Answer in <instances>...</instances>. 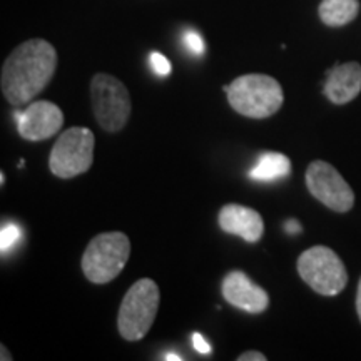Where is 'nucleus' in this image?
Masks as SVG:
<instances>
[{
  "mask_svg": "<svg viewBox=\"0 0 361 361\" xmlns=\"http://www.w3.org/2000/svg\"><path fill=\"white\" fill-rule=\"evenodd\" d=\"M284 231L288 234H298L303 231V228H301V224L298 223L296 219H288L286 223H284Z\"/></svg>",
  "mask_w": 361,
  "mask_h": 361,
  "instance_id": "aec40b11",
  "label": "nucleus"
},
{
  "mask_svg": "<svg viewBox=\"0 0 361 361\" xmlns=\"http://www.w3.org/2000/svg\"><path fill=\"white\" fill-rule=\"evenodd\" d=\"M0 350H2V356H0V358H2V361H6V360L11 361V360H12V356L8 355V351L6 350V346L2 345V346H0Z\"/></svg>",
  "mask_w": 361,
  "mask_h": 361,
  "instance_id": "5701e85b",
  "label": "nucleus"
},
{
  "mask_svg": "<svg viewBox=\"0 0 361 361\" xmlns=\"http://www.w3.org/2000/svg\"><path fill=\"white\" fill-rule=\"evenodd\" d=\"M22 238V229L19 224L16 223H7L0 229V251L2 255H6L7 251H11Z\"/></svg>",
  "mask_w": 361,
  "mask_h": 361,
  "instance_id": "2eb2a0df",
  "label": "nucleus"
},
{
  "mask_svg": "<svg viewBox=\"0 0 361 361\" xmlns=\"http://www.w3.org/2000/svg\"><path fill=\"white\" fill-rule=\"evenodd\" d=\"M328 101L338 106L348 104L361 92V66L358 62L338 64L328 72L323 89Z\"/></svg>",
  "mask_w": 361,
  "mask_h": 361,
  "instance_id": "f8f14e48",
  "label": "nucleus"
},
{
  "mask_svg": "<svg viewBox=\"0 0 361 361\" xmlns=\"http://www.w3.org/2000/svg\"><path fill=\"white\" fill-rule=\"evenodd\" d=\"M151 66L157 75L166 78V75L171 74V62L168 61V57H164L159 52L151 54Z\"/></svg>",
  "mask_w": 361,
  "mask_h": 361,
  "instance_id": "f3484780",
  "label": "nucleus"
},
{
  "mask_svg": "<svg viewBox=\"0 0 361 361\" xmlns=\"http://www.w3.org/2000/svg\"><path fill=\"white\" fill-rule=\"evenodd\" d=\"M90 99L97 124L107 133H117L128 124L130 96L126 85L114 75L99 72L90 80Z\"/></svg>",
  "mask_w": 361,
  "mask_h": 361,
  "instance_id": "423d86ee",
  "label": "nucleus"
},
{
  "mask_svg": "<svg viewBox=\"0 0 361 361\" xmlns=\"http://www.w3.org/2000/svg\"><path fill=\"white\" fill-rule=\"evenodd\" d=\"M4 183H6V176H0V184H4Z\"/></svg>",
  "mask_w": 361,
  "mask_h": 361,
  "instance_id": "b1692460",
  "label": "nucleus"
},
{
  "mask_svg": "<svg viewBox=\"0 0 361 361\" xmlns=\"http://www.w3.org/2000/svg\"><path fill=\"white\" fill-rule=\"evenodd\" d=\"M183 44L189 52L194 54V56H202V54L206 52L204 40H202L200 34L194 32V30H188V32H184Z\"/></svg>",
  "mask_w": 361,
  "mask_h": 361,
  "instance_id": "dca6fc26",
  "label": "nucleus"
},
{
  "mask_svg": "<svg viewBox=\"0 0 361 361\" xmlns=\"http://www.w3.org/2000/svg\"><path fill=\"white\" fill-rule=\"evenodd\" d=\"M161 293L149 278L135 281L126 293L117 314V329L126 341H139L147 335L159 308Z\"/></svg>",
  "mask_w": 361,
  "mask_h": 361,
  "instance_id": "7ed1b4c3",
  "label": "nucleus"
},
{
  "mask_svg": "<svg viewBox=\"0 0 361 361\" xmlns=\"http://www.w3.org/2000/svg\"><path fill=\"white\" fill-rule=\"evenodd\" d=\"M291 174V161L283 152H263L258 162L252 166L250 179L256 183H274Z\"/></svg>",
  "mask_w": 361,
  "mask_h": 361,
  "instance_id": "ddd939ff",
  "label": "nucleus"
},
{
  "mask_svg": "<svg viewBox=\"0 0 361 361\" xmlns=\"http://www.w3.org/2000/svg\"><path fill=\"white\" fill-rule=\"evenodd\" d=\"M238 361H266V356L261 351H245L238 356Z\"/></svg>",
  "mask_w": 361,
  "mask_h": 361,
  "instance_id": "6ab92c4d",
  "label": "nucleus"
},
{
  "mask_svg": "<svg viewBox=\"0 0 361 361\" xmlns=\"http://www.w3.org/2000/svg\"><path fill=\"white\" fill-rule=\"evenodd\" d=\"M228 102L238 114L266 119L281 109L284 96L276 79L266 74H246L224 85Z\"/></svg>",
  "mask_w": 361,
  "mask_h": 361,
  "instance_id": "f03ea898",
  "label": "nucleus"
},
{
  "mask_svg": "<svg viewBox=\"0 0 361 361\" xmlns=\"http://www.w3.org/2000/svg\"><path fill=\"white\" fill-rule=\"evenodd\" d=\"M360 12L358 0H323L318 13L323 24L328 27H343L355 20Z\"/></svg>",
  "mask_w": 361,
  "mask_h": 361,
  "instance_id": "4468645a",
  "label": "nucleus"
},
{
  "mask_svg": "<svg viewBox=\"0 0 361 361\" xmlns=\"http://www.w3.org/2000/svg\"><path fill=\"white\" fill-rule=\"evenodd\" d=\"M306 186L311 196L336 213H348L355 204L353 189L329 162H311L306 169Z\"/></svg>",
  "mask_w": 361,
  "mask_h": 361,
  "instance_id": "6e6552de",
  "label": "nucleus"
},
{
  "mask_svg": "<svg viewBox=\"0 0 361 361\" xmlns=\"http://www.w3.org/2000/svg\"><path fill=\"white\" fill-rule=\"evenodd\" d=\"M192 348L201 355L211 353V345L204 340V336H202L201 333H194L192 335Z\"/></svg>",
  "mask_w": 361,
  "mask_h": 361,
  "instance_id": "a211bd4d",
  "label": "nucleus"
},
{
  "mask_svg": "<svg viewBox=\"0 0 361 361\" xmlns=\"http://www.w3.org/2000/svg\"><path fill=\"white\" fill-rule=\"evenodd\" d=\"M130 241L124 233H101L85 247L82 256L84 276L94 284L111 283L128 264Z\"/></svg>",
  "mask_w": 361,
  "mask_h": 361,
  "instance_id": "20e7f679",
  "label": "nucleus"
},
{
  "mask_svg": "<svg viewBox=\"0 0 361 361\" xmlns=\"http://www.w3.org/2000/svg\"><path fill=\"white\" fill-rule=\"evenodd\" d=\"M298 273L311 290L323 296H336L348 284V273L335 251L313 246L298 258Z\"/></svg>",
  "mask_w": 361,
  "mask_h": 361,
  "instance_id": "39448f33",
  "label": "nucleus"
},
{
  "mask_svg": "<svg viewBox=\"0 0 361 361\" xmlns=\"http://www.w3.org/2000/svg\"><path fill=\"white\" fill-rule=\"evenodd\" d=\"M96 137L87 128H71L59 135L54 144L49 168L61 179H71L87 173L94 162Z\"/></svg>",
  "mask_w": 361,
  "mask_h": 361,
  "instance_id": "0eeeda50",
  "label": "nucleus"
},
{
  "mask_svg": "<svg viewBox=\"0 0 361 361\" xmlns=\"http://www.w3.org/2000/svg\"><path fill=\"white\" fill-rule=\"evenodd\" d=\"M57 69V52L51 42L32 39L11 52L2 66L0 87L12 106H22L42 92Z\"/></svg>",
  "mask_w": 361,
  "mask_h": 361,
  "instance_id": "f257e3e1",
  "label": "nucleus"
},
{
  "mask_svg": "<svg viewBox=\"0 0 361 361\" xmlns=\"http://www.w3.org/2000/svg\"><path fill=\"white\" fill-rule=\"evenodd\" d=\"M221 291L229 305L251 314L263 313L269 305L268 293L252 283L250 276L243 271H231L226 274Z\"/></svg>",
  "mask_w": 361,
  "mask_h": 361,
  "instance_id": "9d476101",
  "label": "nucleus"
},
{
  "mask_svg": "<svg viewBox=\"0 0 361 361\" xmlns=\"http://www.w3.org/2000/svg\"><path fill=\"white\" fill-rule=\"evenodd\" d=\"M17 130L25 141H45L56 135L64 124L61 107L51 101H37L25 111L16 112Z\"/></svg>",
  "mask_w": 361,
  "mask_h": 361,
  "instance_id": "1a4fd4ad",
  "label": "nucleus"
},
{
  "mask_svg": "<svg viewBox=\"0 0 361 361\" xmlns=\"http://www.w3.org/2000/svg\"><path fill=\"white\" fill-rule=\"evenodd\" d=\"M166 361H183V356L176 355V353H168L164 356Z\"/></svg>",
  "mask_w": 361,
  "mask_h": 361,
  "instance_id": "4be33fe9",
  "label": "nucleus"
},
{
  "mask_svg": "<svg viewBox=\"0 0 361 361\" xmlns=\"http://www.w3.org/2000/svg\"><path fill=\"white\" fill-rule=\"evenodd\" d=\"M356 313H358V318L361 322V279L358 283V293H356Z\"/></svg>",
  "mask_w": 361,
  "mask_h": 361,
  "instance_id": "412c9836",
  "label": "nucleus"
},
{
  "mask_svg": "<svg viewBox=\"0 0 361 361\" xmlns=\"http://www.w3.org/2000/svg\"><path fill=\"white\" fill-rule=\"evenodd\" d=\"M218 223L224 233L243 238L251 245L258 243L264 233V221L258 211L241 204H226L221 207Z\"/></svg>",
  "mask_w": 361,
  "mask_h": 361,
  "instance_id": "9b49d317",
  "label": "nucleus"
}]
</instances>
